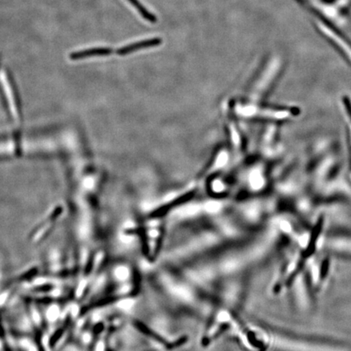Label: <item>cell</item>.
Listing matches in <instances>:
<instances>
[{"label":"cell","instance_id":"cell-3","mask_svg":"<svg viewBox=\"0 0 351 351\" xmlns=\"http://www.w3.org/2000/svg\"><path fill=\"white\" fill-rule=\"evenodd\" d=\"M113 50L109 48H89L80 52H76L70 55L71 59H83L90 57H108L113 54Z\"/></svg>","mask_w":351,"mask_h":351},{"label":"cell","instance_id":"cell-8","mask_svg":"<svg viewBox=\"0 0 351 351\" xmlns=\"http://www.w3.org/2000/svg\"><path fill=\"white\" fill-rule=\"evenodd\" d=\"M133 305V301L131 299H125L123 300L121 302H119V306L121 307L122 309L124 310H128L130 309Z\"/></svg>","mask_w":351,"mask_h":351},{"label":"cell","instance_id":"cell-7","mask_svg":"<svg viewBox=\"0 0 351 351\" xmlns=\"http://www.w3.org/2000/svg\"><path fill=\"white\" fill-rule=\"evenodd\" d=\"M116 276H117V278L120 280V281H124V280H126L128 276H129V271H128L126 267L120 266V267L117 268V271H116Z\"/></svg>","mask_w":351,"mask_h":351},{"label":"cell","instance_id":"cell-6","mask_svg":"<svg viewBox=\"0 0 351 351\" xmlns=\"http://www.w3.org/2000/svg\"><path fill=\"white\" fill-rule=\"evenodd\" d=\"M169 290L177 297L186 300V301L191 299V292L188 289L185 288V286H180V285H177V284H170L169 285Z\"/></svg>","mask_w":351,"mask_h":351},{"label":"cell","instance_id":"cell-5","mask_svg":"<svg viewBox=\"0 0 351 351\" xmlns=\"http://www.w3.org/2000/svg\"><path fill=\"white\" fill-rule=\"evenodd\" d=\"M127 1L130 2L131 4L133 5V7H135L142 18H144L146 21L152 23V24H155V23L157 22V16H156V15H154L151 11L146 9V7L141 3L139 0H127Z\"/></svg>","mask_w":351,"mask_h":351},{"label":"cell","instance_id":"cell-2","mask_svg":"<svg viewBox=\"0 0 351 351\" xmlns=\"http://www.w3.org/2000/svg\"><path fill=\"white\" fill-rule=\"evenodd\" d=\"M0 80H1V82H2L5 95L7 96V102H8V104H9V108L10 110H11V114L16 119H17L19 117V111L16 95H15L14 90H12V86H11V82L9 81V79L7 77L4 71H2V72H1Z\"/></svg>","mask_w":351,"mask_h":351},{"label":"cell","instance_id":"cell-4","mask_svg":"<svg viewBox=\"0 0 351 351\" xmlns=\"http://www.w3.org/2000/svg\"><path fill=\"white\" fill-rule=\"evenodd\" d=\"M194 194H195L194 190L186 192L185 194L179 196L177 198L171 201V203H169V204L164 206L162 208L157 210V212H156V213H157V214H161L163 212L169 211L170 207H177V206H180V205L184 204V203H187V202H189L190 199H192L194 196Z\"/></svg>","mask_w":351,"mask_h":351},{"label":"cell","instance_id":"cell-1","mask_svg":"<svg viewBox=\"0 0 351 351\" xmlns=\"http://www.w3.org/2000/svg\"><path fill=\"white\" fill-rule=\"evenodd\" d=\"M162 43L163 41L161 38L146 39V40L139 41V42H136V43H131L128 45L119 48V49L117 50L116 53L120 57H125V56L134 53L140 50L159 47Z\"/></svg>","mask_w":351,"mask_h":351}]
</instances>
